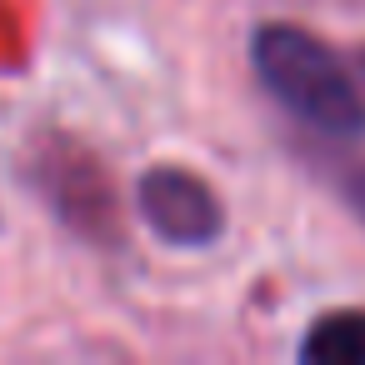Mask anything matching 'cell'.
I'll list each match as a JSON object with an SVG mask.
<instances>
[{"mask_svg": "<svg viewBox=\"0 0 365 365\" xmlns=\"http://www.w3.org/2000/svg\"><path fill=\"white\" fill-rule=\"evenodd\" d=\"M250 66L265 96L325 140H360L365 135V96L355 71L305 26L295 21H260L250 31Z\"/></svg>", "mask_w": 365, "mask_h": 365, "instance_id": "1", "label": "cell"}, {"mask_svg": "<svg viewBox=\"0 0 365 365\" xmlns=\"http://www.w3.org/2000/svg\"><path fill=\"white\" fill-rule=\"evenodd\" d=\"M135 215L170 250H205L225 235V200L185 165H150L135 180Z\"/></svg>", "mask_w": 365, "mask_h": 365, "instance_id": "2", "label": "cell"}, {"mask_svg": "<svg viewBox=\"0 0 365 365\" xmlns=\"http://www.w3.org/2000/svg\"><path fill=\"white\" fill-rule=\"evenodd\" d=\"M41 190L51 195V210L71 230L110 240V190H106V175L96 170V160H86V155L41 160Z\"/></svg>", "mask_w": 365, "mask_h": 365, "instance_id": "3", "label": "cell"}, {"mask_svg": "<svg viewBox=\"0 0 365 365\" xmlns=\"http://www.w3.org/2000/svg\"><path fill=\"white\" fill-rule=\"evenodd\" d=\"M300 365H365V310H325L295 345Z\"/></svg>", "mask_w": 365, "mask_h": 365, "instance_id": "4", "label": "cell"}, {"mask_svg": "<svg viewBox=\"0 0 365 365\" xmlns=\"http://www.w3.org/2000/svg\"><path fill=\"white\" fill-rule=\"evenodd\" d=\"M340 195H345V205H350V215L365 225V160L360 165H345L340 170Z\"/></svg>", "mask_w": 365, "mask_h": 365, "instance_id": "5", "label": "cell"}, {"mask_svg": "<svg viewBox=\"0 0 365 365\" xmlns=\"http://www.w3.org/2000/svg\"><path fill=\"white\" fill-rule=\"evenodd\" d=\"M355 66H360V76H365V51H360V61H355Z\"/></svg>", "mask_w": 365, "mask_h": 365, "instance_id": "6", "label": "cell"}]
</instances>
